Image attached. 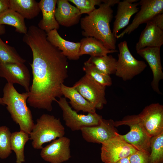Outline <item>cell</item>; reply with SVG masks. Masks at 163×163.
<instances>
[{
  "mask_svg": "<svg viewBox=\"0 0 163 163\" xmlns=\"http://www.w3.org/2000/svg\"><path fill=\"white\" fill-rule=\"evenodd\" d=\"M46 33L32 25L23 38L30 48L33 79L27 102L31 107L51 111L52 103L63 95L62 85L68 76L67 58L46 38Z\"/></svg>",
  "mask_w": 163,
  "mask_h": 163,
  "instance_id": "obj_1",
  "label": "cell"
},
{
  "mask_svg": "<svg viewBox=\"0 0 163 163\" xmlns=\"http://www.w3.org/2000/svg\"><path fill=\"white\" fill-rule=\"evenodd\" d=\"M102 1L98 8L81 18L82 34L85 37H92L100 40L108 50H116L117 39L110 27L113 11L105 0Z\"/></svg>",
  "mask_w": 163,
  "mask_h": 163,
  "instance_id": "obj_2",
  "label": "cell"
},
{
  "mask_svg": "<svg viewBox=\"0 0 163 163\" xmlns=\"http://www.w3.org/2000/svg\"><path fill=\"white\" fill-rule=\"evenodd\" d=\"M29 95L28 92L19 93L13 84L7 83L3 88L2 98L13 120L19 125L20 130L29 135L35 124L27 104Z\"/></svg>",
  "mask_w": 163,
  "mask_h": 163,
  "instance_id": "obj_3",
  "label": "cell"
},
{
  "mask_svg": "<svg viewBox=\"0 0 163 163\" xmlns=\"http://www.w3.org/2000/svg\"><path fill=\"white\" fill-rule=\"evenodd\" d=\"M65 133V129L59 119L44 114L37 120L29 134L30 139L32 140L33 148L41 149L43 144L63 136Z\"/></svg>",
  "mask_w": 163,
  "mask_h": 163,
  "instance_id": "obj_4",
  "label": "cell"
},
{
  "mask_svg": "<svg viewBox=\"0 0 163 163\" xmlns=\"http://www.w3.org/2000/svg\"><path fill=\"white\" fill-rule=\"evenodd\" d=\"M115 126L127 125L130 131L120 136L126 142L132 145L137 150L149 154L150 152L151 137L145 129L137 115H128L121 120L114 121Z\"/></svg>",
  "mask_w": 163,
  "mask_h": 163,
  "instance_id": "obj_5",
  "label": "cell"
},
{
  "mask_svg": "<svg viewBox=\"0 0 163 163\" xmlns=\"http://www.w3.org/2000/svg\"><path fill=\"white\" fill-rule=\"evenodd\" d=\"M118 46L119 53L115 74L124 81L131 80L141 73L147 65L144 61L138 60L133 56L126 41L120 42Z\"/></svg>",
  "mask_w": 163,
  "mask_h": 163,
  "instance_id": "obj_6",
  "label": "cell"
},
{
  "mask_svg": "<svg viewBox=\"0 0 163 163\" xmlns=\"http://www.w3.org/2000/svg\"><path fill=\"white\" fill-rule=\"evenodd\" d=\"M57 102L62 111V117L66 126L73 131L82 128L93 126L99 124L103 119L101 115L96 113H88L87 115L79 114L73 110L65 97H61Z\"/></svg>",
  "mask_w": 163,
  "mask_h": 163,
  "instance_id": "obj_7",
  "label": "cell"
},
{
  "mask_svg": "<svg viewBox=\"0 0 163 163\" xmlns=\"http://www.w3.org/2000/svg\"><path fill=\"white\" fill-rule=\"evenodd\" d=\"M73 87L96 109L101 110L107 103L105 97L106 87L85 75Z\"/></svg>",
  "mask_w": 163,
  "mask_h": 163,
  "instance_id": "obj_8",
  "label": "cell"
},
{
  "mask_svg": "<svg viewBox=\"0 0 163 163\" xmlns=\"http://www.w3.org/2000/svg\"><path fill=\"white\" fill-rule=\"evenodd\" d=\"M137 150L125 141L119 134L102 144L101 159L104 163H116L120 160L129 156Z\"/></svg>",
  "mask_w": 163,
  "mask_h": 163,
  "instance_id": "obj_9",
  "label": "cell"
},
{
  "mask_svg": "<svg viewBox=\"0 0 163 163\" xmlns=\"http://www.w3.org/2000/svg\"><path fill=\"white\" fill-rule=\"evenodd\" d=\"M140 9L135 16L130 24L116 39L122 37L125 34H129L137 29L140 24L150 21L156 15L163 13V0H141L139 2Z\"/></svg>",
  "mask_w": 163,
  "mask_h": 163,
  "instance_id": "obj_10",
  "label": "cell"
},
{
  "mask_svg": "<svg viewBox=\"0 0 163 163\" xmlns=\"http://www.w3.org/2000/svg\"><path fill=\"white\" fill-rule=\"evenodd\" d=\"M137 116L151 138L163 132V106L158 103L145 106Z\"/></svg>",
  "mask_w": 163,
  "mask_h": 163,
  "instance_id": "obj_11",
  "label": "cell"
},
{
  "mask_svg": "<svg viewBox=\"0 0 163 163\" xmlns=\"http://www.w3.org/2000/svg\"><path fill=\"white\" fill-rule=\"evenodd\" d=\"M115 127L113 120L103 118L99 124L84 127L80 130L83 139L87 142L102 144L119 135Z\"/></svg>",
  "mask_w": 163,
  "mask_h": 163,
  "instance_id": "obj_12",
  "label": "cell"
},
{
  "mask_svg": "<svg viewBox=\"0 0 163 163\" xmlns=\"http://www.w3.org/2000/svg\"><path fill=\"white\" fill-rule=\"evenodd\" d=\"M70 140L65 136L55 139L41 149V157L50 163H62L71 157Z\"/></svg>",
  "mask_w": 163,
  "mask_h": 163,
  "instance_id": "obj_13",
  "label": "cell"
},
{
  "mask_svg": "<svg viewBox=\"0 0 163 163\" xmlns=\"http://www.w3.org/2000/svg\"><path fill=\"white\" fill-rule=\"evenodd\" d=\"M0 77L6 79L7 83L20 85L26 92H29L30 75L28 69L24 64H0Z\"/></svg>",
  "mask_w": 163,
  "mask_h": 163,
  "instance_id": "obj_14",
  "label": "cell"
},
{
  "mask_svg": "<svg viewBox=\"0 0 163 163\" xmlns=\"http://www.w3.org/2000/svg\"><path fill=\"white\" fill-rule=\"evenodd\" d=\"M160 48L158 47H146L137 51V53L146 61L152 70L153 76L151 83L152 89L158 94H162L159 88V82L163 79Z\"/></svg>",
  "mask_w": 163,
  "mask_h": 163,
  "instance_id": "obj_15",
  "label": "cell"
},
{
  "mask_svg": "<svg viewBox=\"0 0 163 163\" xmlns=\"http://www.w3.org/2000/svg\"><path fill=\"white\" fill-rule=\"evenodd\" d=\"M137 0H124L118 3L117 11L113 24L112 33L116 37L120 30L127 26L131 17L139 10Z\"/></svg>",
  "mask_w": 163,
  "mask_h": 163,
  "instance_id": "obj_16",
  "label": "cell"
},
{
  "mask_svg": "<svg viewBox=\"0 0 163 163\" xmlns=\"http://www.w3.org/2000/svg\"><path fill=\"white\" fill-rule=\"evenodd\" d=\"M55 16L59 25L70 27L80 21L81 14L79 10L69 3L67 0H57Z\"/></svg>",
  "mask_w": 163,
  "mask_h": 163,
  "instance_id": "obj_17",
  "label": "cell"
},
{
  "mask_svg": "<svg viewBox=\"0 0 163 163\" xmlns=\"http://www.w3.org/2000/svg\"><path fill=\"white\" fill-rule=\"evenodd\" d=\"M46 38L54 46L58 48L67 59L71 60L79 59L80 42L68 41L63 38L57 30L54 29L46 33Z\"/></svg>",
  "mask_w": 163,
  "mask_h": 163,
  "instance_id": "obj_18",
  "label": "cell"
},
{
  "mask_svg": "<svg viewBox=\"0 0 163 163\" xmlns=\"http://www.w3.org/2000/svg\"><path fill=\"white\" fill-rule=\"evenodd\" d=\"M146 24L136 44L137 51L146 47L160 48L163 44V30L151 21Z\"/></svg>",
  "mask_w": 163,
  "mask_h": 163,
  "instance_id": "obj_19",
  "label": "cell"
},
{
  "mask_svg": "<svg viewBox=\"0 0 163 163\" xmlns=\"http://www.w3.org/2000/svg\"><path fill=\"white\" fill-rule=\"evenodd\" d=\"M57 0H41L39 2L42 18L38 27L46 33L54 29H58L60 25L56 21L55 13Z\"/></svg>",
  "mask_w": 163,
  "mask_h": 163,
  "instance_id": "obj_20",
  "label": "cell"
},
{
  "mask_svg": "<svg viewBox=\"0 0 163 163\" xmlns=\"http://www.w3.org/2000/svg\"><path fill=\"white\" fill-rule=\"evenodd\" d=\"M61 91L65 98L69 99L71 107L77 112L82 111L88 113H96V109L73 86L69 87L62 84Z\"/></svg>",
  "mask_w": 163,
  "mask_h": 163,
  "instance_id": "obj_21",
  "label": "cell"
},
{
  "mask_svg": "<svg viewBox=\"0 0 163 163\" xmlns=\"http://www.w3.org/2000/svg\"><path fill=\"white\" fill-rule=\"evenodd\" d=\"M80 56L85 54L91 56L101 57L108 54L117 52L116 50L107 49L100 40L92 37H85L82 39L80 42Z\"/></svg>",
  "mask_w": 163,
  "mask_h": 163,
  "instance_id": "obj_22",
  "label": "cell"
},
{
  "mask_svg": "<svg viewBox=\"0 0 163 163\" xmlns=\"http://www.w3.org/2000/svg\"><path fill=\"white\" fill-rule=\"evenodd\" d=\"M9 9L20 14L24 19H31L41 11L39 2L34 0H9Z\"/></svg>",
  "mask_w": 163,
  "mask_h": 163,
  "instance_id": "obj_23",
  "label": "cell"
},
{
  "mask_svg": "<svg viewBox=\"0 0 163 163\" xmlns=\"http://www.w3.org/2000/svg\"><path fill=\"white\" fill-rule=\"evenodd\" d=\"M29 139V135L23 131L20 130L11 133V147L16 155V163H23L25 161L24 146Z\"/></svg>",
  "mask_w": 163,
  "mask_h": 163,
  "instance_id": "obj_24",
  "label": "cell"
},
{
  "mask_svg": "<svg viewBox=\"0 0 163 163\" xmlns=\"http://www.w3.org/2000/svg\"><path fill=\"white\" fill-rule=\"evenodd\" d=\"M24 19L20 14L9 9L0 16V24L14 27L16 32L24 34L27 33V29Z\"/></svg>",
  "mask_w": 163,
  "mask_h": 163,
  "instance_id": "obj_25",
  "label": "cell"
},
{
  "mask_svg": "<svg viewBox=\"0 0 163 163\" xmlns=\"http://www.w3.org/2000/svg\"><path fill=\"white\" fill-rule=\"evenodd\" d=\"M87 61L93 64L99 70L107 74L110 75L115 74L117 60L111 55L91 56Z\"/></svg>",
  "mask_w": 163,
  "mask_h": 163,
  "instance_id": "obj_26",
  "label": "cell"
},
{
  "mask_svg": "<svg viewBox=\"0 0 163 163\" xmlns=\"http://www.w3.org/2000/svg\"><path fill=\"white\" fill-rule=\"evenodd\" d=\"M83 69L86 75L99 84L105 87L111 85L112 80L110 75L100 70L93 64L85 62Z\"/></svg>",
  "mask_w": 163,
  "mask_h": 163,
  "instance_id": "obj_27",
  "label": "cell"
},
{
  "mask_svg": "<svg viewBox=\"0 0 163 163\" xmlns=\"http://www.w3.org/2000/svg\"><path fill=\"white\" fill-rule=\"evenodd\" d=\"M25 59L21 57L13 47L5 43L0 37V64L9 63H24Z\"/></svg>",
  "mask_w": 163,
  "mask_h": 163,
  "instance_id": "obj_28",
  "label": "cell"
},
{
  "mask_svg": "<svg viewBox=\"0 0 163 163\" xmlns=\"http://www.w3.org/2000/svg\"><path fill=\"white\" fill-rule=\"evenodd\" d=\"M148 163H163V132L151 138Z\"/></svg>",
  "mask_w": 163,
  "mask_h": 163,
  "instance_id": "obj_29",
  "label": "cell"
},
{
  "mask_svg": "<svg viewBox=\"0 0 163 163\" xmlns=\"http://www.w3.org/2000/svg\"><path fill=\"white\" fill-rule=\"evenodd\" d=\"M11 133L9 128L4 126H0V158L5 159L12 153L10 145Z\"/></svg>",
  "mask_w": 163,
  "mask_h": 163,
  "instance_id": "obj_30",
  "label": "cell"
},
{
  "mask_svg": "<svg viewBox=\"0 0 163 163\" xmlns=\"http://www.w3.org/2000/svg\"><path fill=\"white\" fill-rule=\"evenodd\" d=\"M76 6L80 14H88L96 8V5H99L102 3V0H69Z\"/></svg>",
  "mask_w": 163,
  "mask_h": 163,
  "instance_id": "obj_31",
  "label": "cell"
},
{
  "mask_svg": "<svg viewBox=\"0 0 163 163\" xmlns=\"http://www.w3.org/2000/svg\"><path fill=\"white\" fill-rule=\"evenodd\" d=\"M149 154L137 150L129 156L130 163H148Z\"/></svg>",
  "mask_w": 163,
  "mask_h": 163,
  "instance_id": "obj_32",
  "label": "cell"
},
{
  "mask_svg": "<svg viewBox=\"0 0 163 163\" xmlns=\"http://www.w3.org/2000/svg\"><path fill=\"white\" fill-rule=\"evenodd\" d=\"M150 21L163 30V13L156 15Z\"/></svg>",
  "mask_w": 163,
  "mask_h": 163,
  "instance_id": "obj_33",
  "label": "cell"
},
{
  "mask_svg": "<svg viewBox=\"0 0 163 163\" xmlns=\"http://www.w3.org/2000/svg\"><path fill=\"white\" fill-rule=\"evenodd\" d=\"M9 9V0H0V16Z\"/></svg>",
  "mask_w": 163,
  "mask_h": 163,
  "instance_id": "obj_34",
  "label": "cell"
},
{
  "mask_svg": "<svg viewBox=\"0 0 163 163\" xmlns=\"http://www.w3.org/2000/svg\"><path fill=\"white\" fill-rule=\"evenodd\" d=\"M116 163H130L129 157H126L124 158H123L119 161H118Z\"/></svg>",
  "mask_w": 163,
  "mask_h": 163,
  "instance_id": "obj_35",
  "label": "cell"
},
{
  "mask_svg": "<svg viewBox=\"0 0 163 163\" xmlns=\"http://www.w3.org/2000/svg\"><path fill=\"white\" fill-rule=\"evenodd\" d=\"M5 32V26L3 25L0 24V35L4 34Z\"/></svg>",
  "mask_w": 163,
  "mask_h": 163,
  "instance_id": "obj_36",
  "label": "cell"
},
{
  "mask_svg": "<svg viewBox=\"0 0 163 163\" xmlns=\"http://www.w3.org/2000/svg\"><path fill=\"white\" fill-rule=\"evenodd\" d=\"M0 104H1L3 105H4L2 101V98L0 97Z\"/></svg>",
  "mask_w": 163,
  "mask_h": 163,
  "instance_id": "obj_37",
  "label": "cell"
}]
</instances>
